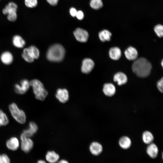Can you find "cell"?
Returning a JSON list of instances; mask_svg holds the SVG:
<instances>
[{
	"mask_svg": "<svg viewBox=\"0 0 163 163\" xmlns=\"http://www.w3.org/2000/svg\"><path fill=\"white\" fill-rule=\"evenodd\" d=\"M55 96L59 101L62 103L66 102L69 98L68 91L65 88H58L56 91Z\"/></svg>",
	"mask_w": 163,
	"mask_h": 163,
	"instance_id": "30bf717a",
	"label": "cell"
},
{
	"mask_svg": "<svg viewBox=\"0 0 163 163\" xmlns=\"http://www.w3.org/2000/svg\"><path fill=\"white\" fill-rule=\"evenodd\" d=\"M152 66L151 63L144 58H140L134 61L132 64V69L137 76L145 78L150 74Z\"/></svg>",
	"mask_w": 163,
	"mask_h": 163,
	"instance_id": "6da1fadb",
	"label": "cell"
},
{
	"mask_svg": "<svg viewBox=\"0 0 163 163\" xmlns=\"http://www.w3.org/2000/svg\"><path fill=\"white\" fill-rule=\"evenodd\" d=\"M142 139L143 142L145 144L148 145L153 142L154 137L151 132L146 130L143 133Z\"/></svg>",
	"mask_w": 163,
	"mask_h": 163,
	"instance_id": "cb8c5ba5",
	"label": "cell"
},
{
	"mask_svg": "<svg viewBox=\"0 0 163 163\" xmlns=\"http://www.w3.org/2000/svg\"><path fill=\"white\" fill-rule=\"evenodd\" d=\"M6 145L9 149L15 151L19 147V142L18 139L15 137L10 138L6 142Z\"/></svg>",
	"mask_w": 163,
	"mask_h": 163,
	"instance_id": "e0dca14e",
	"label": "cell"
},
{
	"mask_svg": "<svg viewBox=\"0 0 163 163\" xmlns=\"http://www.w3.org/2000/svg\"><path fill=\"white\" fill-rule=\"evenodd\" d=\"M154 30L159 37H162L163 36V26L161 24H158L154 27Z\"/></svg>",
	"mask_w": 163,
	"mask_h": 163,
	"instance_id": "83f0119b",
	"label": "cell"
},
{
	"mask_svg": "<svg viewBox=\"0 0 163 163\" xmlns=\"http://www.w3.org/2000/svg\"><path fill=\"white\" fill-rule=\"evenodd\" d=\"M35 98L39 100H44L48 94L47 91L45 88L43 84L37 79H33L30 81Z\"/></svg>",
	"mask_w": 163,
	"mask_h": 163,
	"instance_id": "3957f363",
	"label": "cell"
},
{
	"mask_svg": "<svg viewBox=\"0 0 163 163\" xmlns=\"http://www.w3.org/2000/svg\"><path fill=\"white\" fill-rule=\"evenodd\" d=\"M30 86V81L24 79L21 80L19 83L14 85V91L18 94H24L28 91Z\"/></svg>",
	"mask_w": 163,
	"mask_h": 163,
	"instance_id": "8992f818",
	"label": "cell"
},
{
	"mask_svg": "<svg viewBox=\"0 0 163 163\" xmlns=\"http://www.w3.org/2000/svg\"><path fill=\"white\" fill-rule=\"evenodd\" d=\"M163 60H162L161 62V65L162 67H163Z\"/></svg>",
	"mask_w": 163,
	"mask_h": 163,
	"instance_id": "74e56055",
	"label": "cell"
},
{
	"mask_svg": "<svg viewBox=\"0 0 163 163\" xmlns=\"http://www.w3.org/2000/svg\"><path fill=\"white\" fill-rule=\"evenodd\" d=\"M111 33L106 29L100 31L98 34L100 40L103 42L110 41L111 39Z\"/></svg>",
	"mask_w": 163,
	"mask_h": 163,
	"instance_id": "d4e9b609",
	"label": "cell"
},
{
	"mask_svg": "<svg viewBox=\"0 0 163 163\" xmlns=\"http://www.w3.org/2000/svg\"><path fill=\"white\" fill-rule=\"evenodd\" d=\"M2 62L6 65H10L13 62L14 57L13 55L10 52L5 51L1 54L0 57Z\"/></svg>",
	"mask_w": 163,
	"mask_h": 163,
	"instance_id": "4fadbf2b",
	"label": "cell"
},
{
	"mask_svg": "<svg viewBox=\"0 0 163 163\" xmlns=\"http://www.w3.org/2000/svg\"><path fill=\"white\" fill-rule=\"evenodd\" d=\"M12 43L15 47L22 48L26 45V41L22 37L18 35H14L12 39Z\"/></svg>",
	"mask_w": 163,
	"mask_h": 163,
	"instance_id": "ac0fdd59",
	"label": "cell"
},
{
	"mask_svg": "<svg viewBox=\"0 0 163 163\" xmlns=\"http://www.w3.org/2000/svg\"><path fill=\"white\" fill-rule=\"evenodd\" d=\"M146 152L148 155L151 158H156L158 155V149L157 145L155 143L152 142L148 144Z\"/></svg>",
	"mask_w": 163,
	"mask_h": 163,
	"instance_id": "5bb4252c",
	"label": "cell"
},
{
	"mask_svg": "<svg viewBox=\"0 0 163 163\" xmlns=\"http://www.w3.org/2000/svg\"><path fill=\"white\" fill-rule=\"evenodd\" d=\"M38 129L37 124L33 121H30L29 123L28 128L24 130L22 133L27 137L30 138L37 132Z\"/></svg>",
	"mask_w": 163,
	"mask_h": 163,
	"instance_id": "8fae6325",
	"label": "cell"
},
{
	"mask_svg": "<svg viewBox=\"0 0 163 163\" xmlns=\"http://www.w3.org/2000/svg\"><path fill=\"white\" fill-rule=\"evenodd\" d=\"M90 5L93 9L98 10L103 7V3L101 0H91Z\"/></svg>",
	"mask_w": 163,
	"mask_h": 163,
	"instance_id": "4316f807",
	"label": "cell"
},
{
	"mask_svg": "<svg viewBox=\"0 0 163 163\" xmlns=\"http://www.w3.org/2000/svg\"><path fill=\"white\" fill-rule=\"evenodd\" d=\"M2 163H10V159L8 156L5 154L1 155Z\"/></svg>",
	"mask_w": 163,
	"mask_h": 163,
	"instance_id": "4dcf8cb0",
	"label": "cell"
},
{
	"mask_svg": "<svg viewBox=\"0 0 163 163\" xmlns=\"http://www.w3.org/2000/svg\"><path fill=\"white\" fill-rule=\"evenodd\" d=\"M9 122V119L6 114L0 109V127L8 125Z\"/></svg>",
	"mask_w": 163,
	"mask_h": 163,
	"instance_id": "484cf974",
	"label": "cell"
},
{
	"mask_svg": "<svg viewBox=\"0 0 163 163\" xmlns=\"http://www.w3.org/2000/svg\"><path fill=\"white\" fill-rule=\"evenodd\" d=\"M76 40L82 43L86 42L88 40L89 35L87 31L80 28H77L73 32Z\"/></svg>",
	"mask_w": 163,
	"mask_h": 163,
	"instance_id": "ba28073f",
	"label": "cell"
},
{
	"mask_svg": "<svg viewBox=\"0 0 163 163\" xmlns=\"http://www.w3.org/2000/svg\"><path fill=\"white\" fill-rule=\"evenodd\" d=\"M76 17L79 20H82L84 18V13L81 11H77Z\"/></svg>",
	"mask_w": 163,
	"mask_h": 163,
	"instance_id": "1f68e13d",
	"label": "cell"
},
{
	"mask_svg": "<svg viewBox=\"0 0 163 163\" xmlns=\"http://www.w3.org/2000/svg\"><path fill=\"white\" fill-rule=\"evenodd\" d=\"M118 143L121 148L124 149H127L131 147L132 141L129 137L126 136H123L120 138Z\"/></svg>",
	"mask_w": 163,
	"mask_h": 163,
	"instance_id": "44dd1931",
	"label": "cell"
},
{
	"mask_svg": "<svg viewBox=\"0 0 163 163\" xmlns=\"http://www.w3.org/2000/svg\"><path fill=\"white\" fill-rule=\"evenodd\" d=\"M94 66V61L89 58L84 59L82 61L81 71L84 73L88 74L93 69Z\"/></svg>",
	"mask_w": 163,
	"mask_h": 163,
	"instance_id": "9c48e42d",
	"label": "cell"
},
{
	"mask_svg": "<svg viewBox=\"0 0 163 163\" xmlns=\"http://www.w3.org/2000/svg\"><path fill=\"white\" fill-rule=\"evenodd\" d=\"M103 91L104 94L108 97H112L116 92L115 86L111 83H106L104 84Z\"/></svg>",
	"mask_w": 163,
	"mask_h": 163,
	"instance_id": "9a60e30c",
	"label": "cell"
},
{
	"mask_svg": "<svg viewBox=\"0 0 163 163\" xmlns=\"http://www.w3.org/2000/svg\"><path fill=\"white\" fill-rule=\"evenodd\" d=\"M46 1L50 5L54 6L57 5L58 0H46Z\"/></svg>",
	"mask_w": 163,
	"mask_h": 163,
	"instance_id": "836d02e7",
	"label": "cell"
},
{
	"mask_svg": "<svg viewBox=\"0 0 163 163\" xmlns=\"http://www.w3.org/2000/svg\"><path fill=\"white\" fill-rule=\"evenodd\" d=\"M25 5L28 7L33 8L35 7L37 5V0H25Z\"/></svg>",
	"mask_w": 163,
	"mask_h": 163,
	"instance_id": "f1b7e54d",
	"label": "cell"
},
{
	"mask_svg": "<svg viewBox=\"0 0 163 163\" xmlns=\"http://www.w3.org/2000/svg\"><path fill=\"white\" fill-rule=\"evenodd\" d=\"M89 148L91 153L95 156L100 155L102 152L103 150L102 145L97 142H92L90 145Z\"/></svg>",
	"mask_w": 163,
	"mask_h": 163,
	"instance_id": "7c38bea8",
	"label": "cell"
},
{
	"mask_svg": "<svg viewBox=\"0 0 163 163\" xmlns=\"http://www.w3.org/2000/svg\"><path fill=\"white\" fill-rule=\"evenodd\" d=\"M25 48L29 56L34 60L37 59L39 58L40 51L35 46L31 45Z\"/></svg>",
	"mask_w": 163,
	"mask_h": 163,
	"instance_id": "d6986e66",
	"label": "cell"
},
{
	"mask_svg": "<svg viewBox=\"0 0 163 163\" xmlns=\"http://www.w3.org/2000/svg\"><path fill=\"white\" fill-rule=\"evenodd\" d=\"M0 163H2V161L1 155H0Z\"/></svg>",
	"mask_w": 163,
	"mask_h": 163,
	"instance_id": "8d00e7d4",
	"label": "cell"
},
{
	"mask_svg": "<svg viewBox=\"0 0 163 163\" xmlns=\"http://www.w3.org/2000/svg\"><path fill=\"white\" fill-rule=\"evenodd\" d=\"M126 58L129 60H136L138 56V53L136 49L131 46L128 47L124 52Z\"/></svg>",
	"mask_w": 163,
	"mask_h": 163,
	"instance_id": "2e32d148",
	"label": "cell"
},
{
	"mask_svg": "<svg viewBox=\"0 0 163 163\" xmlns=\"http://www.w3.org/2000/svg\"><path fill=\"white\" fill-rule=\"evenodd\" d=\"M9 110L13 118L18 123L24 124L26 121V116L24 112L19 108L17 104L12 103L8 106Z\"/></svg>",
	"mask_w": 163,
	"mask_h": 163,
	"instance_id": "277c9868",
	"label": "cell"
},
{
	"mask_svg": "<svg viewBox=\"0 0 163 163\" xmlns=\"http://www.w3.org/2000/svg\"><path fill=\"white\" fill-rule=\"evenodd\" d=\"M59 158V155L54 151H49L46 155V160L49 163H56Z\"/></svg>",
	"mask_w": 163,
	"mask_h": 163,
	"instance_id": "603a6c76",
	"label": "cell"
},
{
	"mask_svg": "<svg viewBox=\"0 0 163 163\" xmlns=\"http://www.w3.org/2000/svg\"><path fill=\"white\" fill-rule=\"evenodd\" d=\"M113 80L117 82L118 85H121L125 84L127 82V78L124 73L119 72L114 75Z\"/></svg>",
	"mask_w": 163,
	"mask_h": 163,
	"instance_id": "ffe728a7",
	"label": "cell"
},
{
	"mask_svg": "<svg viewBox=\"0 0 163 163\" xmlns=\"http://www.w3.org/2000/svg\"><path fill=\"white\" fill-rule=\"evenodd\" d=\"M65 53L64 48L59 44H54L50 46L47 51L46 58L53 62H59L64 58Z\"/></svg>",
	"mask_w": 163,
	"mask_h": 163,
	"instance_id": "7a4b0ae2",
	"label": "cell"
},
{
	"mask_svg": "<svg viewBox=\"0 0 163 163\" xmlns=\"http://www.w3.org/2000/svg\"><path fill=\"white\" fill-rule=\"evenodd\" d=\"M57 163H69V162L66 160L64 159H62L58 161Z\"/></svg>",
	"mask_w": 163,
	"mask_h": 163,
	"instance_id": "e575fe53",
	"label": "cell"
},
{
	"mask_svg": "<svg viewBox=\"0 0 163 163\" xmlns=\"http://www.w3.org/2000/svg\"><path fill=\"white\" fill-rule=\"evenodd\" d=\"M37 163H46V161L43 160H39Z\"/></svg>",
	"mask_w": 163,
	"mask_h": 163,
	"instance_id": "d590c367",
	"label": "cell"
},
{
	"mask_svg": "<svg viewBox=\"0 0 163 163\" xmlns=\"http://www.w3.org/2000/svg\"><path fill=\"white\" fill-rule=\"evenodd\" d=\"M20 138L22 150L25 153L29 152L33 148L34 145L33 141L30 138L27 137L22 133Z\"/></svg>",
	"mask_w": 163,
	"mask_h": 163,
	"instance_id": "52a82bcc",
	"label": "cell"
},
{
	"mask_svg": "<svg viewBox=\"0 0 163 163\" xmlns=\"http://www.w3.org/2000/svg\"><path fill=\"white\" fill-rule=\"evenodd\" d=\"M109 56L112 59L117 60L119 59L121 56L120 49L117 47L111 48L109 51Z\"/></svg>",
	"mask_w": 163,
	"mask_h": 163,
	"instance_id": "7402d4cb",
	"label": "cell"
},
{
	"mask_svg": "<svg viewBox=\"0 0 163 163\" xmlns=\"http://www.w3.org/2000/svg\"><path fill=\"white\" fill-rule=\"evenodd\" d=\"M77 12L76 10L74 8H72L70 9V13L72 17H75Z\"/></svg>",
	"mask_w": 163,
	"mask_h": 163,
	"instance_id": "d6a6232c",
	"label": "cell"
},
{
	"mask_svg": "<svg viewBox=\"0 0 163 163\" xmlns=\"http://www.w3.org/2000/svg\"><path fill=\"white\" fill-rule=\"evenodd\" d=\"M157 86L158 90L161 93L163 91V77L157 82Z\"/></svg>",
	"mask_w": 163,
	"mask_h": 163,
	"instance_id": "f546056e",
	"label": "cell"
},
{
	"mask_svg": "<svg viewBox=\"0 0 163 163\" xmlns=\"http://www.w3.org/2000/svg\"><path fill=\"white\" fill-rule=\"evenodd\" d=\"M17 8L18 6L15 3L10 2L3 9L2 12L4 14H7V18L9 21L13 22L15 21L17 18Z\"/></svg>",
	"mask_w": 163,
	"mask_h": 163,
	"instance_id": "5b68a950",
	"label": "cell"
}]
</instances>
